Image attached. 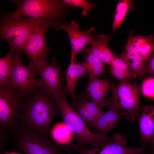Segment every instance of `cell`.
Segmentation results:
<instances>
[{
  "instance_id": "obj_18",
  "label": "cell",
  "mask_w": 154,
  "mask_h": 154,
  "mask_svg": "<svg viewBox=\"0 0 154 154\" xmlns=\"http://www.w3.org/2000/svg\"><path fill=\"white\" fill-rule=\"evenodd\" d=\"M109 65L110 73L118 80L129 83L137 77L132 69L117 56L114 57Z\"/></svg>"
},
{
  "instance_id": "obj_28",
  "label": "cell",
  "mask_w": 154,
  "mask_h": 154,
  "mask_svg": "<svg viewBox=\"0 0 154 154\" xmlns=\"http://www.w3.org/2000/svg\"><path fill=\"white\" fill-rule=\"evenodd\" d=\"M81 101L87 111L97 119L104 111L100 106L92 101H88L83 100H79Z\"/></svg>"
},
{
  "instance_id": "obj_3",
  "label": "cell",
  "mask_w": 154,
  "mask_h": 154,
  "mask_svg": "<svg viewBox=\"0 0 154 154\" xmlns=\"http://www.w3.org/2000/svg\"><path fill=\"white\" fill-rule=\"evenodd\" d=\"M68 7L62 0H25L19 2L15 11L6 14L26 17L38 20L49 27H55Z\"/></svg>"
},
{
  "instance_id": "obj_16",
  "label": "cell",
  "mask_w": 154,
  "mask_h": 154,
  "mask_svg": "<svg viewBox=\"0 0 154 154\" xmlns=\"http://www.w3.org/2000/svg\"><path fill=\"white\" fill-rule=\"evenodd\" d=\"M85 73H86V70L83 62L76 63L72 61H70L65 72L66 85L63 90L70 94L72 100V108L75 110L77 104L75 96L76 84L79 78L85 77Z\"/></svg>"
},
{
  "instance_id": "obj_9",
  "label": "cell",
  "mask_w": 154,
  "mask_h": 154,
  "mask_svg": "<svg viewBox=\"0 0 154 154\" xmlns=\"http://www.w3.org/2000/svg\"><path fill=\"white\" fill-rule=\"evenodd\" d=\"M35 70L40 75L39 88L45 93L52 97L63 91L62 84L65 79L62 76L61 68L56 63L55 57L52 58L50 64L44 63Z\"/></svg>"
},
{
  "instance_id": "obj_21",
  "label": "cell",
  "mask_w": 154,
  "mask_h": 154,
  "mask_svg": "<svg viewBox=\"0 0 154 154\" xmlns=\"http://www.w3.org/2000/svg\"><path fill=\"white\" fill-rule=\"evenodd\" d=\"M135 8V5L130 0L119 1L115 10L112 33L121 25L128 11Z\"/></svg>"
},
{
  "instance_id": "obj_29",
  "label": "cell",
  "mask_w": 154,
  "mask_h": 154,
  "mask_svg": "<svg viewBox=\"0 0 154 154\" xmlns=\"http://www.w3.org/2000/svg\"><path fill=\"white\" fill-rule=\"evenodd\" d=\"M145 63V76H154V50L148 60Z\"/></svg>"
},
{
  "instance_id": "obj_17",
  "label": "cell",
  "mask_w": 154,
  "mask_h": 154,
  "mask_svg": "<svg viewBox=\"0 0 154 154\" xmlns=\"http://www.w3.org/2000/svg\"><path fill=\"white\" fill-rule=\"evenodd\" d=\"M119 111L111 106L108 111H104L98 117L96 123L98 133L107 135L111 130L116 127L120 117L126 115L125 112Z\"/></svg>"
},
{
  "instance_id": "obj_27",
  "label": "cell",
  "mask_w": 154,
  "mask_h": 154,
  "mask_svg": "<svg viewBox=\"0 0 154 154\" xmlns=\"http://www.w3.org/2000/svg\"><path fill=\"white\" fill-rule=\"evenodd\" d=\"M140 90L144 96L154 99V78H148L141 83Z\"/></svg>"
},
{
  "instance_id": "obj_7",
  "label": "cell",
  "mask_w": 154,
  "mask_h": 154,
  "mask_svg": "<svg viewBox=\"0 0 154 154\" xmlns=\"http://www.w3.org/2000/svg\"><path fill=\"white\" fill-rule=\"evenodd\" d=\"M12 134L15 144L25 154H65L47 136L35 129L20 124Z\"/></svg>"
},
{
  "instance_id": "obj_4",
  "label": "cell",
  "mask_w": 154,
  "mask_h": 154,
  "mask_svg": "<svg viewBox=\"0 0 154 154\" xmlns=\"http://www.w3.org/2000/svg\"><path fill=\"white\" fill-rule=\"evenodd\" d=\"M44 25H46L35 19L6 14L0 25V37L8 42L10 50L20 53L30 37Z\"/></svg>"
},
{
  "instance_id": "obj_35",
  "label": "cell",
  "mask_w": 154,
  "mask_h": 154,
  "mask_svg": "<svg viewBox=\"0 0 154 154\" xmlns=\"http://www.w3.org/2000/svg\"><path fill=\"white\" fill-rule=\"evenodd\" d=\"M142 154H146V152H145L144 153H142Z\"/></svg>"
},
{
  "instance_id": "obj_15",
  "label": "cell",
  "mask_w": 154,
  "mask_h": 154,
  "mask_svg": "<svg viewBox=\"0 0 154 154\" xmlns=\"http://www.w3.org/2000/svg\"><path fill=\"white\" fill-rule=\"evenodd\" d=\"M142 112L138 118L141 138L144 145L149 143L154 132V104L141 106Z\"/></svg>"
},
{
  "instance_id": "obj_32",
  "label": "cell",
  "mask_w": 154,
  "mask_h": 154,
  "mask_svg": "<svg viewBox=\"0 0 154 154\" xmlns=\"http://www.w3.org/2000/svg\"><path fill=\"white\" fill-rule=\"evenodd\" d=\"M149 143L151 150H154V132L152 138Z\"/></svg>"
},
{
  "instance_id": "obj_12",
  "label": "cell",
  "mask_w": 154,
  "mask_h": 154,
  "mask_svg": "<svg viewBox=\"0 0 154 154\" xmlns=\"http://www.w3.org/2000/svg\"><path fill=\"white\" fill-rule=\"evenodd\" d=\"M55 27L57 30H64L69 36L71 47L70 61L76 62L77 54L83 51L87 44H91L96 37L93 33L94 27L84 31L81 30L79 24L74 20L69 24L60 21Z\"/></svg>"
},
{
  "instance_id": "obj_31",
  "label": "cell",
  "mask_w": 154,
  "mask_h": 154,
  "mask_svg": "<svg viewBox=\"0 0 154 154\" xmlns=\"http://www.w3.org/2000/svg\"><path fill=\"white\" fill-rule=\"evenodd\" d=\"M71 148L70 144L66 145V150L67 154H74L71 151ZM79 154H80V153Z\"/></svg>"
},
{
  "instance_id": "obj_34",
  "label": "cell",
  "mask_w": 154,
  "mask_h": 154,
  "mask_svg": "<svg viewBox=\"0 0 154 154\" xmlns=\"http://www.w3.org/2000/svg\"><path fill=\"white\" fill-rule=\"evenodd\" d=\"M147 154H154V150H151V153Z\"/></svg>"
},
{
  "instance_id": "obj_8",
  "label": "cell",
  "mask_w": 154,
  "mask_h": 154,
  "mask_svg": "<svg viewBox=\"0 0 154 154\" xmlns=\"http://www.w3.org/2000/svg\"><path fill=\"white\" fill-rule=\"evenodd\" d=\"M35 69L28 64L24 65L20 53H14L9 84L23 94L31 95L39 88V79Z\"/></svg>"
},
{
  "instance_id": "obj_19",
  "label": "cell",
  "mask_w": 154,
  "mask_h": 154,
  "mask_svg": "<svg viewBox=\"0 0 154 154\" xmlns=\"http://www.w3.org/2000/svg\"><path fill=\"white\" fill-rule=\"evenodd\" d=\"M134 48L144 62H146L154 50V38L150 35L146 37L140 35L133 36L132 40Z\"/></svg>"
},
{
  "instance_id": "obj_5",
  "label": "cell",
  "mask_w": 154,
  "mask_h": 154,
  "mask_svg": "<svg viewBox=\"0 0 154 154\" xmlns=\"http://www.w3.org/2000/svg\"><path fill=\"white\" fill-rule=\"evenodd\" d=\"M26 95L9 84L0 87V130L12 134L20 124Z\"/></svg>"
},
{
  "instance_id": "obj_6",
  "label": "cell",
  "mask_w": 154,
  "mask_h": 154,
  "mask_svg": "<svg viewBox=\"0 0 154 154\" xmlns=\"http://www.w3.org/2000/svg\"><path fill=\"white\" fill-rule=\"evenodd\" d=\"M141 84H133L118 80L117 86L112 85L111 97L105 100L106 106H111L119 111L123 110L125 119L133 121L138 118L141 109L139 104Z\"/></svg>"
},
{
  "instance_id": "obj_2",
  "label": "cell",
  "mask_w": 154,
  "mask_h": 154,
  "mask_svg": "<svg viewBox=\"0 0 154 154\" xmlns=\"http://www.w3.org/2000/svg\"><path fill=\"white\" fill-rule=\"evenodd\" d=\"M67 93L63 90L62 93L52 98L59 109L64 124L72 132L78 146L83 147L84 145H91L96 148L102 146L109 137L90 131L77 112L69 104L66 97Z\"/></svg>"
},
{
  "instance_id": "obj_11",
  "label": "cell",
  "mask_w": 154,
  "mask_h": 154,
  "mask_svg": "<svg viewBox=\"0 0 154 154\" xmlns=\"http://www.w3.org/2000/svg\"><path fill=\"white\" fill-rule=\"evenodd\" d=\"M49 27L44 25L40 27L30 37L23 47V51L30 58L28 64L35 70L36 67L46 62V57L50 49L46 43L44 35Z\"/></svg>"
},
{
  "instance_id": "obj_10",
  "label": "cell",
  "mask_w": 154,
  "mask_h": 154,
  "mask_svg": "<svg viewBox=\"0 0 154 154\" xmlns=\"http://www.w3.org/2000/svg\"><path fill=\"white\" fill-rule=\"evenodd\" d=\"M127 139L118 133L112 138H109L102 146L92 149H85L73 143H70L71 149L80 154H142L146 152V145L136 148H127Z\"/></svg>"
},
{
  "instance_id": "obj_1",
  "label": "cell",
  "mask_w": 154,
  "mask_h": 154,
  "mask_svg": "<svg viewBox=\"0 0 154 154\" xmlns=\"http://www.w3.org/2000/svg\"><path fill=\"white\" fill-rule=\"evenodd\" d=\"M60 113L52 97L39 88L26 99L20 116V124L47 136L52 120Z\"/></svg>"
},
{
  "instance_id": "obj_22",
  "label": "cell",
  "mask_w": 154,
  "mask_h": 154,
  "mask_svg": "<svg viewBox=\"0 0 154 154\" xmlns=\"http://www.w3.org/2000/svg\"><path fill=\"white\" fill-rule=\"evenodd\" d=\"M14 53L10 50L5 56L0 58V87L9 83L13 66Z\"/></svg>"
},
{
  "instance_id": "obj_23",
  "label": "cell",
  "mask_w": 154,
  "mask_h": 154,
  "mask_svg": "<svg viewBox=\"0 0 154 154\" xmlns=\"http://www.w3.org/2000/svg\"><path fill=\"white\" fill-rule=\"evenodd\" d=\"M109 82L105 78L99 79L98 78L90 79L86 87L85 92L80 95L83 99L87 100L92 96Z\"/></svg>"
},
{
  "instance_id": "obj_13",
  "label": "cell",
  "mask_w": 154,
  "mask_h": 154,
  "mask_svg": "<svg viewBox=\"0 0 154 154\" xmlns=\"http://www.w3.org/2000/svg\"><path fill=\"white\" fill-rule=\"evenodd\" d=\"M134 31H130L128 39L122 53L117 57L126 63L135 72L137 77L141 78L145 75V66L142 58L135 50L133 44Z\"/></svg>"
},
{
  "instance_id": "obj_30",
  "label": "cell",
  "mask_w": 154,
  "mask_h": 154,
  "mask_svg": "<svg viewBox=\"0 0 154 154\" xmlns=\"http://www.w3.org/2000/svg\"><path fill=\"white\" fill-rule=\"evenodd\" d=\"M9 134L6 132H0V150L3 152L5 151L4 145Z\"/></svg>"
},
{
  "instance_id": "obj_25",
  "label": "cell",
  "mask_w": 154,
  "mask_h": 154,
  "mask_svg": "<svg viewBox=\"0 0 154 154\" xmlns=\"http://www.w3.org/2000/svg\"><path fill=\"white\" fill-rule=\"evenodd\" d=\"M75 110L89 126L94 130H96V123L97 118L87 111L81 101L77 102Z\"/></svg>"
},
{
  "instance_id": "obj_14",
  "label": "cell",
  "mask_w": 154,
  "mask_h": 154,
  "mask_svg": "<svg viewBox=\"0 0 154 154\" xmlns=\"http://www.w3.org/2000/svg\"><path fill=\"white\" fill-rule=\"evenodd\" d=\"M110 36L103 34H98L91 44V46L85 48L87 55L91 54L101 60L104 63L110 65L115 56L107 43Z\"/></svg>"
},
{
  "instance_id": "obj_26",
  "label": "cell",
  "mask_w": 154,
  "mask_h": 154,
  "mask_svg": "<svg viewBox=\"0 0 154 154\" xmlns=\"http://www.w3.org/2000/svg\"><path fill=\"white\" fill-rule=\"evenodd\" d=\"M112 86V84L109 82L99 90L91 97L92 101L102 108L106 106L104 98L106 97L108 91L109 89H110Z\"/></svg>"
},
{
  "instance_id": "obj_33",
  "label": "cell",
  "mask_w": 154,
  "mask_h": 154,
  "mask_svg": "<svg viewBox=\"0 0 154 154\" xmlns=\"http://www.w3.org/2000/svg\"><path fill=\"white\" fill-rule=\"evenodd\" d=\"M4 154H21L20 153L13 152H7L6 151H4L3 152Z\"/></svg>"
},
{
  "instance_id": "obj_20",
  "label": "cell",
  "mask_w": 154,
  "mask_h": 154,
  "mask_svg": "<svg viewBox=\"0 0 154 154\" xmlns=\"http://www.w3.org/2000/svg\"><path fill=\"white\" fill-rule=\"evenodd\" d=\"M104 63L101 60L92 55H87L85 57V61L83 63L90 79L98 78L99 76L107 72Z\"/></svg>"
},
{
  "instance_id": "obj_24",
  "label": "cell",
  "mask_w": 154,
  "mask_h": 154,
  "mask_svg": "<svg viewBox=\"0 0 154 154\" xmlns=\"http://www.w3.org/2000/svg\"><path fill=\"white\" fill-rule=\"evenodd\" d=\"M62 1L65 5L68 7L82 8V14L84 16H87L89 12L97 5L96 3H91L86 0H63Z\"/></svg>"
}]
</instances>
